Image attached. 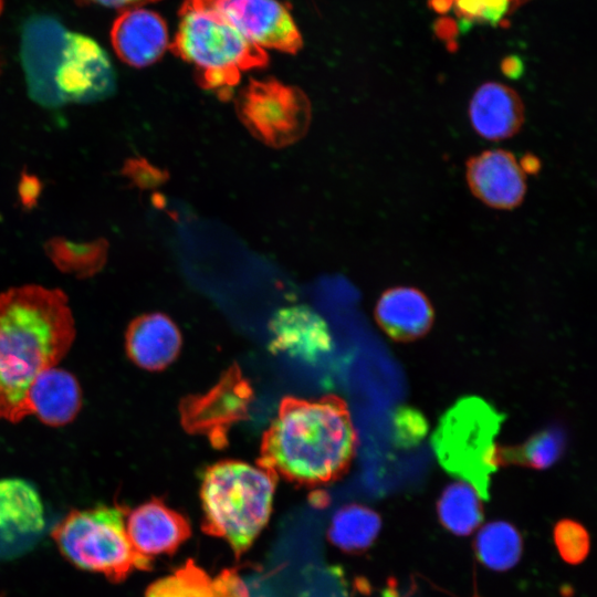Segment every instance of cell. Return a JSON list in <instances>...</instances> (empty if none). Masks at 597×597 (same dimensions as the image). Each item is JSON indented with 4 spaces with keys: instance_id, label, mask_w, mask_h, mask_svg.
<instances>
[{
    "instance_id": "cell-1",
    "label": "cell",
    "mask_w": 597,
    "mask_h": 597,
    "mask_svg": "<svg viewBox=\"0 0 597 597\" xmlns=\"http://www.w3.org/2000/svg\"><path fill=\"white\" fill-rule=\"evenodd\" d=\"M74 337L61 290L24 285L0 294V419L18 422L31 415L30 385L61 362Z\"/></svg>"
},
{
    "instance_id": "cell-2",
    "label": "cell",
    "mask_w": 597,
    "mask_h": 597,
    "mask_svg": "<svg viewBox=\"0 0 597 597\" xmlns=\"http://www.w3.org/2000/svg\"><path fill=\"white\" fill-rule=\"evenodd\" d=\"M356 446V430L341 397L286 396L263 432L258 465L296 484H325L347 471Z\"/></svg>"
},
{
    "instance_id": "cell-3",
    "label": "cell",
    "mask_w": 597,
    "mask_h": 597,
    "mask_svg": "<svg viewBox=\"0 0 597 597\" xmlns=\"http://www.w3.org/2000/svg\"><path fill=\"white\" fill-rule=\"evenodd\" d=\"M169 49L193 66L198 83L229 98L242 72L263 67L266 51L247 40L206 0H185Z\"/></svg>"
},
{
    "instance_id": "cell-4",
    "label": "cell",
    "mask_w": 597,
    "mask_h": 597,
    "mask_svg": "<svg viewBox=\"0 0 597 597\" xmlns=\"http://www.w3.org/2000/svg\"><path fill=\"white\" fill-rule=\"evenodd\" d=\"M276 480L271 471L243 461L208 467L200 488L206 532L237 554L247 551L270 519Z\"/></svg>"
},
{
    "instance_id": "cell-5",
    "label": "cell",
    "mask_w": 597,
    "mask_h": 597,
    "mask_svg": "<svg viewBox=\"0 0 597 597\" xmlns=\"http://www.w3.org/2000/svg\"><path fill=\"white\" fill-rule=\"evenodd\" d=\"M127 513L119 504L73 510L54 526L51 536L74 566L119 583L136 569H148L151 563L129 541Z\"/></svg>"
},
{
    "instance_id": "cell-6",
    "label": "cell",
    "mask_w": 597,
    "mask_h": 597,
    "mask_svg": "<svg viewBox=\"0 0 597 597\" xmlns=\"http://www.w3.org/2000/svg\"><path fill=\"white\" fill-rule=\"evenodd\" d=\"M502 416L476 397L463 398L440 419L432 444L440 463L450 473L474 485L488 498L490 475L496 470L494 438Z\"/></svg>"
},
{
    "instance_id": "cell-7",
    "label": "cell",
    "mask_w": 597,
    "mask_h": 597,
    "mask_svg": "<svg viewBox=\"0 0 597 597\" xmlns=\"http://www.w3.org/2000/svg\"><path fill=\"white\" fill-rule=\"evenodd\" d=\"M235 108L255 138L276 148L301 139L311 123L306 94L274 78L250 80L238 94Z\"/></svg>"
},
{
    "instance_id": "cell-8",
    "label": "cell",
    "mask_w": 597,
    "mask_h": 597,
    "mask_svg": "<svg viewBox=\"0 0 597 597\" xmlns=\"http://www.w3.org/2000/svg\"><path fill=\"white\" fill-rule=\"evenodd\" d=\"M252 396L251 385L239 367L232 366L210 390L184 399L181 423L188 432L205 436L212 446L222 448L230 428L248 417Z\"/></svg>"
},
{
    "instance_id": "cell-9",
    "label": "cell",
    "mask_w": 597,
    "mask_h": 597,
    "mask_svg": "<svg viewBox=\"0 0 597 597\" xmlns=\"http://www.w3.org/2000/svg\"><path fill=\"white\" fill-rule=\"evenodd\" d=\"M61 102H94L115 87L108 55L92 38L67 31L54 76Z\"/></svg>"
},
{
    "instance_id": "cell-10",
    "label": "cell",
    "mask_w": 597,
    "mask_h": 597,
    "mask_svg": "<svg viewBox=\"0 0 597 597\" xmlns=\"http://www.w3.org/2000/svg\"><path fill=\"white\" fill-rule=\"evenodd\" d=\"M247 40L262 50L295 54L302 34L287 7L279 0H206Z\"/></svg>"
},
{
    "instance_id": "cell-11",
    "label": "cell",
    "mask_w": 597,
    "mask_h": 597,
    "mask_svg": "<svg viewBox=\"0 0 597 597\" xmlns=\"http://www.w3.org/2000/svg\"><path fill=\"white\" fill-rule=\"evenodd\" d=\"M67 29L48 15L31 17L22 29L21 55L31 94L41 103H61L54 76Z\"/></svg>"
},
{
    "instance_id": "cell-12",
    "label": "cell",
    "mask_w": 597,
    "mask_h": 597,
    "mask_svg": "<svg viewBox=\"0 0 597 597\" xmlns=\"http://www.w3.org/2000/svg\"><path fill=\"white\" fill-rule=\"evenodd\" d=\"M465 180L476 199L498 210L519 207L527 189L526 175L515 156L500 148L470 157L465 164Z\"/></svg>"
},
{
    "instance_id": "cell-13",
    "label": "cell",
    "mask_w": 597,
    "mask_h": 597,
    "mask_svg": "<svg viewBox=\"0 0 597 597\" xmlns=\"http://www.w3.org/2000/svg\"><path fill=\"white\" fill-rule=\"evenodd\" d=\"M44 525L43 507L33 485L22 479L0 480V553L29 547Z\"/></svg>"
},
{
    "instance_id": "cell-14",
    "label": "cell",
    "mask_w": 597,
    "mask_h": 597,
    "mask_svg": "<svg viewBox=\"0 0 597 597\" xmlns=\"http://www.w3.org/2000/svg\"><path fill=\"white\" fill-rule=\"evenodd\" d=\"M111 39L118 57L135 67L155 63L170 44L166 21L144 7L125 9L112 27Z\"/></svg>"
},
{
    "instance_id": "cell-15",
    "label": "cell",
    "mask_w": 597,
    "mask_h": 597,
    "mask_svg": "<svg viewBox=\"0 0 597 597\" xmlns=\"http://www.w3.org/2000/svg\"><path fill=\"white\" fill-rule=\"evenodd\" d=\"M126 531L135 549L149 558L175 552L190 536L188 521L158 499L128 511Z\"/></svg>"
},
{
    "instance_id": "cell-16",
    "label": "cell",
    "mask_w": 597,
    "mask_h": 597,
    "mask_svg": "<svg viewBox=\"0 0 597 597\" xmlns=\"http://www.w3.org/2000/svg\"><path fill=\"white\" fill-rule=\"evenodd\" d=\"M468 115L479 136L499 142L520 132L525 119V108L515 90L499 82H486L473 93Z\"/></svg>"
},
{
    "instance_id": "cell-17",
    "label": "cell",
    "mask_w": 597,
    "mask_h": 597,
    "mask_svg": "<svg viewBox=\"0 0 597 597\" xmlns=\"http://www.w3.org/2000/svg\"><path fill=\"white\" fill-rule=\"evenodd\" d=\"M181 335L165 314L150 313L135 317L125 333L128 358L138 367L157 371L169 366L178 356Z\"/></svg>"
},
{
    "instance_id": "cell-18",
    "label": "cell",
    "mask_w": 597,
    "mask_h": 597,
    "mask_svg": "<svg viewBox=\"0 0 597 597\" xmlns=\"http://www.w3.org/2000/svg\"><path fill=\"white\" fill-rule=\"evenodd\" d=\"M375 317L391 339L410 342L429 332L433 323V310L428 297L418 289L397 286L381 294Z\"/></svg>"
},
{
    "instance_id": "cell-19",
    "label": "cell",
    "mask_w": 597,
    "mask_h": 597,
    "mask_svg": "<svg viewBox=\"0 0 597 597\" xmlns=\"http://www.w3.org/2000/svg\"><path fill=\"white\" fill-rule=\"evenodd\" d=\"M272 352L313 359L331 349L332 338L325 322L305 306L283 308L270 324Z\"/></svg>"
},
{
    "instance_id": "cell-20",
    "label": "cell",
    "mask_w": 597,
    "mask_h": 597,
    "mask_svg": "<svg viewBox=\"0 0 597 597\" xmlns=\"http://www.w3.org/2000/svg\"><path fill=\"white\" fill-rule=\"evenodd\" d=\"M31 415L42 422L57 427L71 422L82 405V392L76 378L56 366L41 371L28 390Z\"/></svg>"
},
{
    "instance_id": "cell-21",
    "label": "cell",
    "mask_w": 597,
    "mask_h": 597,
    "mask_svg": "<svg viewBox=\"0 0 597 597\" xmlns=\"http://www.w3.org/2000/svg\"><path fill=\"white\" fill-rule=\"evenodd\" d=\"M145 597H248V590L234 570L210 576L190 562L150 584Z\"/></svg>"
},
{
    "instance_id": "cell-22",
    "label": "cell",
    "mask_w": 597,
    "mask_h": 597,
    "mask_svg": "<svg viewBox=\"0 0 597 597\" xmlns=\"http://www.w3.org/2000/svg\"><path fill=\"white\" fill-rule=\"evenodd\" d=\"M566 446L565 431L551 426L534 433L525 442L513 447H499L494 451L495 465L516 464L543 470L554 464Z\"/></svg>"
},
{
    "instance_id": "cell-23",
    "label": "cell",
    "mask_w": 597,
    "mask_h": 597,
    "mask_svg": "<svg viewBox=\"0 0 597 597\" xmlns=\"http://www.w3.org/2000/svg\"><path fill=\"white\" fill-rule=\"evenodd\" d=\"M481 496L465 481L449 484L438 501L441 523L453 534L469 535L482 520Z\"/></svg>"
},
{
    "instance_id": "cell-24",
    "label": "cell",
    "mask_w": 597,
    "mask_h": 597,
    "mask_svg": "<svg viewBox=\"0 0 597 597\" xmlns=\"http://www.w3.org/2000/svg\"><path fill=\"white\" fill-rule=\"evenodd\" d=\"M475 549L485 566L493 570H506L520 559L522 541L512 525L498 521L480 530L475 540Z\"/></svg>"
},
{
    "instance_id": "cell-25",
    "label": "cell",
    "mask_w": 597,
    "mask_h": 597,
    "mask_svg": "<svg viewBox=\"0 0 597 597\" xmlns=\"http://www.w3.org/2000/svg\"><path fill=\"white\" fill-rule=\"evenodd\" d=\"M380 528L379 516L362 505H348L334 516L331 536L335 544L345 549L367 547Z\"/></svg>"
},
{
    "instance_id": "cell-26",
    "label": "cell",
    "mask_w": 597,
    "mask_h": 597,
    "mask_svg": "<svg viewBox=\"0 0 597 597\" xmlns=\"http://www.w3.org/2000/svg\"><path fill=\"white\" fill-rule=\"evenodd\" d=\"M516 0H452L462 23L499 25L511 12Z\"/></svg>"
},
{
    "instance_id": "cell-27",
    "label": "cell",
    "mask_w": 597,
    "mask_h": 597,
    "mask_svg": "<svg viewBox=\"0 0 597 597\" xmlns=\"http://www.w3.org/2000/svg\"><path fill=\"white\" fill-rule=\"evenodd\" d=\"M556 546L562 557L569 563L583 561L589 548L587 532L573 521H562L554 532Z\"/></svg>"
},
{
    "instance_id": "cell-28",
    "label": "cell",
    "mask_w": 597,
    "mask_h": 597,
    "mask_svg": "<svg viewBox=\"0 0 597 597\" xmlns=\"http://www.w3.org/2000/svg\"><path fill=\"white\" fill-rule=\"evenodd\" d=\"M394 423L397 441L402 446L417 443L428 430L423 416L411 408L399 409L395 415Z\"/></svg>"
},
{
    "instance_id": "cell-29",
    "label": "cell",
    "mask_w": 597,
    "mask_h": 597,
    "mask_svg": "<svg viewBox=\"0 0 597 597\" xmlns=\"http://www.w3.org/2000/svg\"><path fill=\"white\" fill-rule=\"evenodd\" d=\"M501 72L511 80L520 78L524 73V63L517 55H507L501 61Z\"/></svg>"
},
{
    "instance_id": "cell-30",
    "label": "cell",
    "mask_w": 597,
    "mask_h": 597,
    "mask_svg": "<svg viewBox=\"0 0 597 597\" xmlns=\"http://www.w3.org/2000/svg\"><path fill=\"white\" fill-rule=\"evenodd\" d=\"M85 2L100 4L108 8L128 9L133 7H142L145 3L158 0H83Z\"/></svg>"
},
{
    "instance_id": "cell-31",
    "label": "cell",
    "mask_w": 597,
    "mask_h": 597,
    "mask_svg": "<svg viewBox=\"0 0 597 597\" xmlns=\"http://www.w3.org/2000/svg\"><path fill=\"white\" fill-rule=\"evenodd\" d=\"M519 161V165L523 172L527 175H536L542 168L540 158L534 154H524Z\"/></svg>"
},
{
    "instance_id": "cell-32",
    "label": "cell",
    "mask_w": 597,
    "mask_h": 597,
    "mask_svg": "<svg viewBox=\"0 0 597 597\" xmlns=\"http://www.w3.org/2000/svg\"><path fill=\"white\" fill-rule=\"evenodd\" d=\"M451 4L452 0H434V2L431 3V6L439 12L448 10Z\"/></svg>"
},
{
    "instance_id": "cell-33",
    "label": "cell",
    "mask_w": 597,
    "mask_h": 597,
    "mask_svg": "<svg viewBox=\"0 0 597 597\" xmlns=\"http://www.w3.org/2000/svg\"><path fill=\"white\" fill-rule=\"evenodd\" d=\"M0 9H1V0H0Z\"/></svg>"
}]
</instances>
